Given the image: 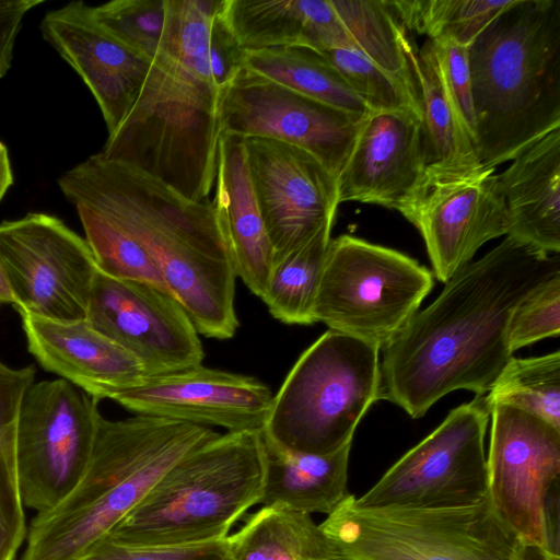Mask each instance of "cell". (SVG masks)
Here are the masks:
<instances>
[{
    "mask_svg": "<svg viewBox=\"0 0 560 560\" xmlns=\"http://www.w3.org/2000/svg\"><path fill=\"white\" fill-rule=\"evenodd\" d=\"M490 411L483 396L450 411L354 502L360 508L451 509L488 497L485 436Z\"/></svg>",
    "mask_w": 560,
    "mask_h": 560,
    "instance_id": "10",
    "label": "cell"
},
{
    "mask_svg": "<svg viewBox=\"0 0 560 560\" xmlns=\"http://www.w3.org/2000/svg\"><path fill=\"white\" fill-rule=\"evenodd\" d=\"M13 184V174L7 147L0 141V201Z\"/></svg>",
    "mask_w": 560,
    "mask_h": 560,
    "instance_id": "42",
    "label": "cell"
},
{
    "mask_svg": "<svg viewBox=\"0 0 560 560\" xmlns=\"http://www.w3.org/2000/svg\"><path fill=\"white\" fill-rule=\"evenodd\" d=\"M98 401L63 378L34 383L27 390L16 434L24 506L37 513L48 511L78 485L102 418Z\"/></svg>",
    "mask_w": 560,
    "mask_h": 560,
    "instance_id": "11",
    "label": "cell"
},
{
    "mask_svg": "<svg viewBox=\"0 0 560 560\" xmlns=\"http://www.w3.org/2000/svg\"><path fill=\"white\" fill-rule=\"evenodd\" d=\"M85 319L136 357L147 376L201 365L199 334L180 303L150 284L97 270Z\"/></svg>",
    "mask_w": 560,
    "mask_h": 560,
    "instance_id": "15",
    "label": "cell"
},
{
    "mask_svg": "<svg viewBox=\"0 0 560 560\" xmlns=\"http://www.w3.org/2000/svg\"><path fill=\"white\" fill-rule=\"evenodd\" d=\"M214 206L236 277L262 298L273 265V248L247 170L244 139L220 133Z\"/></svg>",
    "mask_w": 560,
    "mask_h": 560,
    "instance_id": "23",
    "label": "cell"
},
{
    "mask_svg": "<svg viewBox=\"0 0 560 560\" xmlns=\"http://www.w3.org/2000/svg\"><path fill=\"white\" fill-rule=\"evenodd\" d=\"M18 469L16 436H0V560H14L27 535Z\"/></svg>",
    "mask_w": 560,
    "mask_h": 560,
    "instance_id": "39",
    "label": "cell"
},
{
    "mask_svg": "<svg viewBox=\"0 0 560 560\" xmlns=\"http://www.w3.org/2000/svg\"><path fill=\"white\" fill-rule=\"evenodd\" d=\"M0 304H11L14 306L15 298L9 280L7 278L3 265L0 259Z\"/></svg>",
    "mask_w": 560,
    "mask_h": 560,
    "instance_id": "44",
    "label": "cell"
},
{
    "mask_svg": "<svg viewBox=\"0 0 560 560\" xmlns=\"http://www.w3.org/2000/svg\"><path fill=\"white\" fill-rule=\"evenodd\" d=\"M408 31L429 39L450 38L469 47L487 25L514 0H387Z\"/></svg>",
    "mask_w": 560,
    "mask_h": 560,
    "instance_id": "32",
    "label": "cell"
},
{
    "mask_svg": "<svg viewBox=\"0 0 560 560\" xmlns=\"http://www.w3.org/2000/svg\"><path fill=\"white\" fill-rule=\"evenodd\" d=\"M427 171L416 110L370 113L337 178L339 203L358 201L400 211Z\"/></svg>",
    "mask_w": 560,
    "mask_h": 560,
    "instance_id": "20",
    "label": "cell"
},
{
    "mask_svg": "<svg viewBox=\"0 0 560 560\" xmlns=\"http://www.w3.org/2000/svg\"><path fill=\"white\" fill-rule=\"evenodd\" d=\"M351 47L363 54L411 93V81L399 39V21L387 0H330ZM413 97V95H412Z\"/></svg>",
    "mask_w": 560,
    "mask_h": 560,
    "instance_id": "33",
    "label": "cell"
},
{
    "mask_svg": "<svg viewBox=\"0 0 560 560\" xmlns=\"http://www.w3.org/2000/svg\"><path fill=\"white\" fill-rule=\"evenodd\" d=\"M220 133L217 88L159 54L100 154L202 202L217 177Z\"/></svg>",
    "mask_w": 560,
    "mask_h": 560,
    "instance_id": "6",
    "label": "cell"
},
{
    "mask_svg": "<svg viewBox=\"0 0 560 560\" xmlns=\"http://www.w3.org/2000/svg\"><path fill=\"white\" fill-rule=\"evenodd\" d=\"M21 317L27 349L38 364L98 400L147 376L136 357L86 319L61 323L27 314Z\"/></svg>",
    "mask_w": 560,
    "mask_h": 560,
    "instance_id": "21",
    "label": "cell"
},
{
    "mask_svg": "<svg viewBox=\"0 0 560 560\" xmlns=\"http://www.w3.org/2000/svg\"><path fill=\"white\" fill-rule=\"evenodd\" d=\"M224 16L241 47H351L330 0H225Z\"/></svg>",
    "mask_w": 560,
    "mask_h": 560,
    "instance_id": "24",
    "label": "cell"
},
{
    "mask_svg": "<svg viewBox=\"0 0 560 560\" xmlns=\"http://www.w3.org/2000/svg\"><path fill=\"white\" fill-rule=\"evenodd\" d=\"M332 224L273 260L261 300L269 313L288 325L314 324L313 307Z\"/></svg>",
    "mask_w": 560,
    "mask_h": 560,
    "instance_id": "30",
    "label": "cell"
},
{
    "mask_svg": "<svg viewBox=\"0 0 560 560\" xmlns=\"http://www.w3.org/2000/svg\"><path fill=\"white\" fill-rule=\"evenodd\" d=\"M522 560H560V556L537 546H524Z\"/></svg>",
    "mask_w": 560,
    "mask_h": 560,
    "instance_id": "43",
    "label": "cell"
},
{
    "mask_svg": "<svg viewBox=\"0 0 560 560\" xmlns=\"http://www.w3.org/2000/svg\"><path fill=\"white\" fill-rule=\"evenodd\" d=\"M244 139L247 170L273 248V260L334 224L337 178L312 154L259 137Z\"/></svg>",
    "mask_w": 560,
    "mask_h": 560,
    "instance_id": "17",
    "label": "cell"
},
{
    "mask_svg": "<svg viewBox=\"0 0 560 560\" xmlns=\"http://www.w3.org/2000/svg\"><path fill=\"white\" fill-rule=\"evenodd\" d=\"M225 539L163 547H131L108 538L96 542L80 560H221Z\"/></svg>",
    "mask_w": 560,
    "mask_h": 560,
    "instance_id": "40",
    "label": "cell"
},
{
    "mask_svg": "<svg viewBox=\"0 0 560 560\" xmlns=\"http://www.w3.org/2000/svg\"><path fill=\"white\" fill-rule=\"evenodd\" d=\"M0 259L19 314L85 319L95 258L84 238L55 215L31 212L0 223Z\"/></svg>",
    "mask_w": 560,
    "mask_h": 560,
    "instance_id": "12",
    "label": "cell"
},
{
    "mask_svg": "<svg viewBox=\"0 0 560 560\" xmlns=\"http://www.w3.org/2000/svg\"><path fill=\"white\" fill-rule=\"evenodd\" d=\"M560 334V273L530 291L513 311L508 325L512 352Z\"/></svg>",
    "mask_w": 560,
    "mask_h": 560,
    "instance_id": "37",
    "label": "cell"
},
{
    "mask_svg": "<svg viewBox=\"0 0 560 560\" xmlns=\"http://www.w3.org/2000/svg\"><path fill=\"white\" fill-rule=\"evenodd\" d=\"M45 0H0V78L11 68L13 47L26 13Z\"/></svg>",
    "mask_w": 560,
    "mask_h": 560,
    "instance_id": "41",
    "label": "cell"
},
{
    "mask_svg": "<svg viewBox=\"0 0 560 560\" xmlns=\"http://www.w3.org/2000/svg\"><path fill=\"white\" fill-rule=\"evenodd\" d=\"M429 40L446 97L476 150V117L471 93L468 47L450 38Z\"/></svg>",
    "mask_w": 560,
    "mask_h": 560,
    "instance_id": "38",
    "label": "cell"
},
{
    "mask_svg": "<svg viewBox=\"0 0 560 560\" xmlns=\"http://www.w3.org/2000/svg\"><path fill=\"white\" fill-rule=\"evenodd\" d=\"M493 168L425 172L399 211L420 232L434 276L448 281L488 241L506 235L508 217Z\"/></svg>",
    "mask_w": 560,
    "mask_h": 560,
    "instance_id": "16",
    "label": "cell"
},
{
    "mask_svg": "<svg viewBox=\"0 0 560 560\" xmlns=\"http://www.w3.org/2000/svg\"><path fill=\"white\" fill-rule=\"evenodd\" d=\"M490 410L508 405L560 429V351L540 357H512L483 397Z\"/></svg>",
    "mask_w": 560,
    "mask_h": 560,
    "instance_id": "31",
    "label": "cell"
},
{
    "mask_svg": "<svg viewBox=\"0 0 560 560\" xmlns=\"http://www.w3.org/2000/svg\"><path fill=\"white\" fill-rule=\"evenodd\" d=\"M39 28L91 90L112 135L136 103L152 61L107 32L83 1L48 11Z\"/></svg>",
    "mask_w": 560,
    "mask_h": 560,
    "instance_id": "19",
    "label": "cell"
},
{
    "mask_svg": "<svg viewBox=\"0 0 560 560\" xmlns=\"http://www.w3.org/2000/svg\"><path fill=\"white\" fill-rule=\"evenodd\" d=\"M270 388L255 377L202 365L144 376L113 390L110 399L129 411L228 431H260L270 411Z\"/></svg>",
    "mask_w": 560,
    "mask_h": 560,
    "instance_id": "18",
    "label": "cell"
},
{
    "mask_svg": "<svg viewBox=\"0 0 560 560\" xmlns=\"http://www.w3.org/2000/svg\"><path fill=\"white\" fill-rule=\"evenodd\" d=\"M95 20L127 47L152 61L165 24V0H113L92 7Z\"/></svg>",
    "mask_w": 560,
    "mask_h": 560,
    "instance_id": "36",
    "label": "cell"
},
{
    "mask_svg": "<svg viewBox=\"0 0 560 560\" xmlns=\"http://www.w3.org/2000/svg\"><path fill=\"white\" fill-rule=\"evenodd\" d=\"M222 133L282 141L312 154L338 178L362 120L246 68L218 91Z\"/></svg>",
    "mask_w": 560,
    "mask_h": 560,
    "instance_id": "13",
    "label": "cell"
},
{
    "mask_svg": "<svg viewBox=\"0 0 560 560\" xmlns=\"http://www.w3.org/2000/svg\"><path fill=\"white\" fill-rule=\"evenodd\" d=\"M560 273V255L506 236L458 270L382 348L378 399L417 419L446 394L486 395L513 357L508 325L517 304Z\"/></svg>",
    "mask_w": 560,
    "mask_h": 560,
    "instance_id": "1",
    "label": "cell"
},
{
    "mask_svg": "<svg viewBox=\"0 0 560 560\" xmlns=\"http://www.w3.org/2000/svg\"><path fill=\"white\" fill-rule=\"evenodd\" d=\"M433 275L413 258L342 234L330 240L314 323L382 349L418 311Z\"/></svg>",
    "mask_w": 560,
    "mask_h": 560,
    "instance_id": "9",
    "label": "cell"
},
{
    "mask_svg": "<svg viewBox=\"0 0 560 560\" xmlns=\"http://www.w3.org/2000/svg\"><path fill=\"white\" fill-rule=\"evenodd\" d=\"M58 186L71 205L100 213L148 253L199 335H235L237 277L214 202L189 201L100 153L62 174Z\"/></svg>",
    "mask_w": 560,
    "mask_h": 560,
    "instance_id": "2",
    "label": "cell"
},
{
    "mask_svg": "<svg viewBox=\"0 0 560 560\" xmlns=\"http://www.w3.org/2000/svg\"><path fill=\"white\" fill-rule=\"evenodd\" d=\"M74 208L98 270L113 278L150 284L173 295L156 265L135 240L100 213L83 206Z\"/></svg>",
    "mask_w": 560,
    "mask_h": 560,
    "instance_id": "34",
    "label": "cell"
},
{
    "mask_svg": "<svg viewBox=\"0 0 560 560\" xmlns=\"http://www.w3.org/2000/svg\"><path fill=\"white\" fill-rule=\"evenodd\" d=\"M221 560H336V555L311 514L262 505L225 538Z\"/></svg>",
    "mask_w": 560,
    "mask_h": 560,
    "instance_id": "28",
    "label": "cell"
},
{
    "mask_svg": "<svg viewBox=\"0 0 560 560\" xmlns=\"http://www.w3.org/2000/svg\"><path fill=\"white\" fill-rule=\"evenodd\" d=\"M219 433L150 415L100 419L89 465L52 509L36 513L20 560H80L185 454Z\"/></svg>",
    "mask_w": 560,
    "mask_h": 560,
    "instance_id": "4",
    "label": "cell"
},
{
    "mask_svg": "<svg viewBox=\"0 0 560 560\" xmlns=\"http://www.w3.org/2000/svg\"><path fill=\"white\" fill-rule=\"evenodd\" d=\"M225 0H165L160 54L219 91L243 68L244 49L224 16Z\"/></svg>",
    "mask_w": 560,
    "mask_h": 560,
    "instance_id": "25",
    "label": "cell"
},
{
    "mask_svg": "<svg viewBox=\"0 0 560 560\" xmlns=\"http://www.w3.org/2000/svg\"><path fill=\"white\" fill-rule=\"evenodd\" d=\"M489 411V499L524 546L549 550L546 503L559 483L560 429L508 405H493Z\"/></svg>",
    "mask_w": 560,
    "mask_h": 560,
    "instance_id": "14",
    "label": "cell"
},
{
    "mask_svg": "<svg viewBox=\"0 0 560 560\" xmlns=\"http://www.w3.org/2000/svg\"><path fill=\"white\" fill-rule=\"evenodd\" d=\"M468 61L485 167L560 128V0H514L468 47Z\"/></svg>",
    "mask_w": 560,
    "mask_h": 560,
    "instance_id": "3",
    "label": "cell"
},
{
    "mask_svg": "<svg viewBox=\"0 0 560 560\" xmlns=\"http://www.w3.org/2000/svg\"><path fill=\"white\" fill-rule=\"evenodd\" d=\"M261 443L264 481L259 504L329 514L349 494L347 480L352 443L325 455L288 450L262 432Z\"/></svg>",
    "mask_w": 560,
    "mask_h": 560,
    "instance_id": "26",
    "label": "cell"
},
{
    "mask_svg": "<svg viewBox=\"0 0 560 560\" xmlns=\"http://www.w3.org/2000/svg\"><path fill=\"white\" fill-rule=\"evenodd\" d=\"M506 236L547 254L560 253V128L523 149L497 175Z\"/></svg>",
    "mask_w": 560,
    "mask_h": 560,
    "instance_id": "22",
    "label": "cell"
},
{
    "mask_svg": "<svg viewBox=\"0 0 560 560\" xmlns=\"http://www.w3.org/2000/svg\"><path fill=\"white\" fill-rule=\"evenodd\" d=\"M398 34L420 116L425 172L451 174L485 167L446 97L430 40L418 47L401 23Z\"/></svg>",
    "mask_w": 560,
    "mask_h": 560,
    "instance_id": "27",
    "label": "cell"
},
{
    "mask_svg": "<svg viewBox=\"0 0 560 560\" xmlns=\"http://www.w3.org/2000/svg\"><path fill=\"white\" fill-rule=\"evenodd\" d=\"M318 526L336 560H522L489 499L451 509H366L348 494Z\"/></svg>",
    "mask_w": 560,
    "mask_h": 560,
    "instance_id": "8",
    "label": "cell"
},
{
    "mask_svg": "<svg viewBox=\"0 0 560 560\" xmlns=\"http://www.w3.org/2000/svg\"><path fill=\"white\" fill-rule=\"evenodd\" d=\"M380 349L328 329L296 360L261 432L295 452L325 455L352 443L378 399Z\"/></svg>",
    "mask_w": 560,
    "mask_h": 560,
    "instance_id": "7",
    "label": "cell"
},
{
    "mask_svg": "<svg viewBox=\"0 0 560 560\" xmlns=\"http://www.w3.org/2000/svg\"><path fill=\"white\" fill-rule=\"evenodd\" d=\"M9 433H15V434H18V431H4V432H0V434H9Z\"/></svg>",
    "mask_w": 560,
    "mask_h": 560,
    "instance_id": "45",
    "label": "cell"
},
{
    "mask_svg": "<svg viewBox=\"0 0 560 560\" xmlns=\"http://www.w3.org/2000/svg\"><path fill=\"white\" fill-rule=\"evenodd\" d=\"M243 67L359 120L370 110L318 51L305 47L245 49Z\"/></svg>",
    "mask_w": 560,
    "mask_h": 560,
    "instance_id": "29",
    "label": "cell"
},
{
    "mask_svg": "<svg viewBox=\"0 0 560 560\" xmlns=\"http://www.w3.org/2000/svg\"><path fill=\"white\" fill-rule=\"evenodd\" d=\"M320 52L338 71L370 113L412 109L418 113L410 91L352 47H334Z\"/></svg>",
    "mask_w": 560,
    "mask_h": 560,
    "instance_id": "35",
    "label": "cell"
},
{
    "mask_svg": "<svg viewBox=\"0 0 560 560\" xmlns=\"http://www.w3.org/2000/svg\"><path fill=\"white\" fill-rule=\"evenodd\" d=\"M262 481L261 430L219 433L178 459L104 538L131 547L223 540L259 504Z\"/></svg>",
    "mask_w": 560,
    "mask_h": 560,
    "instance_id": "5",
    "label": "cell"
}]
</instances>
